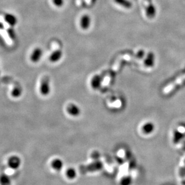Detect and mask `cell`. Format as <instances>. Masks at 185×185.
<instances>
[{"label":"cell","instance_id":"cell-1","mask_svg":"<svg viewBox=\"0 0 185 185\" xmlns=\"http://www.w3.org/2000/svg\"><path fill=\"white\" fill-rule=\"evenodd\" d=\"M185 82V74L181 76L180 77H178L174 82L173 83H171L170 84H168L166 87H164L163 92L165 94H168L169 93L171 92L177 86H178L179 84H182L183 82Z\"/></svg>","mask_w":185,"mask_h":185},{"label":"cell","instance_id":"cell-2","mask_svg":"<svg viewBox=\"0 0 185 185\" xmlns=\"http://www.w3.org/2000/svg\"><path fill=\"white\" fill-rule=\"evenodd\" d=\"M7 164L9 168L13 170H16L21 166L22 161L18 156L13 155L8 158Z\"/></svg>","mask_w":185,"mask_h":185},{"label":"cell","instance_id":"cell-3","mask_svg":"<svg viewBox=\"0 0 185 185\" xmlns=\"http://www.w3.org/2000/svg\"><path fill=\"white\" fill-rule=\"evenodd\" d=\"M40 92L42 95L47 96L51 92L49 80L48 78H44L40 84Z\"/></svg>","mask_w":185,"mask_h":185},{"label":"cell","instance_id":"cell-4","mask_svg":"<svg viewBox=\"0 0 185 185\" xmlns=\"http://www.w3.org/2000/svg\"><path fill=\"white\" fill-rule=\"evenodd\" d=\"M67 112L69 115L73 117H77L80 115L81 113V110L77 105L74 103H71L68 105L67 107Z\"/></svg>","mask_w":185,"mask_h":185},{"label":"cell","instance_id":"cell-5","mask_svg":"<svg viewBox=\"0 0 185 185\" xmlns=\"http://www.w3.org/2000/svg\"><path fill=\"white\" fill-rule=\"evenodd\" d=\"M51 166L54 170L59 171L63 168L64 162L61 159L55 158L51 161Z\"/></svg>","mask_w":185,"mask_h":185},{"label":"cell","instance_id":"cell-6","mask_svg":"<svg viewBox=\"0 0 185 185\" xmlns=\"http://www.w3.org/2000/svg\"><path fill=\"white\" fill-rule=\"evenodd\" d=\"M42 55V51L40 48H36L31 55V60L33 62H37L40 59Z\"/></svg>","mask_w":185,"mask_h":185},{"label":"cell","instance_id":"cell-7","mask_svg":"<svg viewBox=\"0 0 185 185\" xmlns=\"http://www.w3.org/2000/svg\"><path fill=\"white\" fill-rule=\"evenodd\" d=\"M90 23H91L90 17L87 15H84L80 19V27H81V28L83 30H86L89 28V27L90 26Z\"/></svg>","mask_w":185,"mask_h":185},{"label":"cell","instance_id":"cell-8","mask_svg":"<svg viewBox=\"0 0 185 185\" xmlns=\"http://www.w3.org/2000/svg\"><path fill=\"white\" fill-rule=\"evenodd\" d=\"M12 180L10 176L5 173L0 174V185H11Z\"/></svg>","mask_w":185,"mask_h":185},{"label":"cell","instance_id":"cell-9","mask_svg":"<svg viewBox=\"0 0 185 185\" xmlns=\"http://www.w3.org/2000/svg\"><path fill=\"white\" fill-rule=\"evenodd\" d=\"M62 55V53L61 51H55L51 54L49 57V60L51 62H56L61 58Z\"/></svg>","mask_w":185,"mask_h":185},{"label":"cell","instance_id":"cell-10","mask_svg":"<svg viewBox=\"0 0 185 185\" xmlns=\"http://www.w3.org/2000/svg\"><path fill=\"white\" fill-rule=\"evenodd\" d=\"M66 176L70 180L74 179L77 177V171L74 168H68L66 171Z\"/></svg>","mask_w":185,"mask_h":185},{"label":"cell","instance_id":"cell-11","mask_svg":"<svg viewBox=\"0 0 185 185\" xmlns=\"http://www.w3.org/2000/svg\"><path fill=\"white\" fill-rule=\"evenodd\" d=\"M141 130L144 134H150L154 130V125L150 122L146 123V124L141 127Z\"/></svg>","mask_w":185,"mask_h":185},{"label":"cell","instance_id":"cell-12","mask_svg":"<svg viewBox=\"0 0 185 185\" xmlns=\"http://www.w3.org/2000/svg\"><path fill=\"white\" fill-rule=\"evenodd\" d=\"M5 21L11 26H15L17 23V19L16 17L12 15L7 14L5 15Z\"/></svg>","mask_w":185,"mask_h":185},{"label":"cell","instance_id":"cell-13","mask_svg":"<svg viewBox=\"0 0 185 185\" xmlns=\"http://www.w3.org/2000/svg\"><path fill=\"white\" fill-rule=\"evenodd\" d=\"M101 84V78L98 76H96L93 77L91 81V85L93 88L97 89Z\"/></svg>","mask_w":185,"mask_h":185},{"label":"cell","instance_id":"cell-14","mask_svg":"<svg viewBox=\"0 0 185 185\" xmlns=\"http://www.w3.org/2000/svg\"><path fill=\"white\" fill-rule=\"evenodd\" d=\"M21 94H22V91L19 87H16V88L13 89V91H12V95L14 98L19 97L20 96Z\"/></svg>","mask_w":185,"mask_h":185},{"label":"cell","instance_id":"cell-15","mask_svg":"<svg viewBox=\"0 0 185 185\" xmlns=\"http://www.w3.org/2000/svg\"><path fill=\"white\" fill-rule=\"evenodd\" d=\"M115 1L119 4H120L126 7H128L130 6V4L125 0H115Z\"/></svg>","mask_w":185,"mask_h":185},{"label":"cell","instance_id":"cell-16","mask_svg":"<svg viewBox=\"0 0 185 185\" xmlns=\"http://www.w3.org/2000/svg\"><path fill=\"white\" fill-rule=\"evenodd\" d=\"M53 3L56 7H60L64 4V0H52Z\"/></svg>","mask_w":185,"mask_h":185},{"label":"cell","instance_id":"cell-17","mask_svg":"<svg viewBox=\"0 0 185 185\" xmlns=\"http://www.w3.org/2000/svg\"><path fill=\"white\" fill-rule=\"evenodd\" d=\"M131 183V179L129 177H124L122 181V185H129Z\"/></svg>","mask_w":185,"mask_h":185},{"label":"cell","instance_id":"cell-18","mask_svg":"<svg viewBox=\"0 0 185 185\" xmlns=\"http://www.w3.org/2000/svg\"><path fill=\"white\" fill-rule=\"evenodd\" d=\"M119 158H125V151H123V150H120V151H119Z\"/></svg>","mask_w":185,"mask_h":185},{"label":"cell","instance_id":"cell-19","mask_svg":"<svg viewBox=\"0 0 185 185\" xmlns=\"http://www.w3.org/2000/svg\"><path fill=\"white\" fill-rule=\"evenodd\" d=\"M9 35L10 36V37L11 38H15V34H14V33H13V31H11V30H10L9 31Z\"/></svg>","mask_w":185,"mask_h":185},{"label":"cell","instance_id":"cell-20","mask_svg":"<svg viewBox=\"0 0 185 185\" xmlns=\"http://www.w3.org/2000/svg\"><path fill=\"white\" fill-rule=\"evenodd\" d=\"M181 184L182 185H185V180H183V181H182V182H181Z\"/></svg>","mask_w":185,"mask_h":185}]
</instances>
